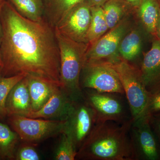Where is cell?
Wrapping results in <instances>:
<instances>
[{
  "label": "cell",
  "instance_id": "26",
  "mask_svg": "<svg viewBox=\"0 0 160 160\" xmlns=\"http://www.w3.org/2000/svg\"><path fill=\"white\" fill-rule=\"evenodd\" d=\"M18 160H39V155L31 146H25L20 149L16 156Z\"/></svg>",
  "mask_w": 160,
  "mask_h": 160
},
{
  "label": "cell",
  "instance_id": "8",
  "mask_svg": "<svg viewBox=\"0 0 160 160\" xmlns=\"http://www.w3.org/2000/svg\"><path fill=\"white\" fill-rule=\"evenodd\" d=\"M88 95V104L94 111L97 123L107 121L122 123L128 117L122 96L118 93L98 92L92 90Z\"/></svg>",
  "mask_w": 160,
  "mask_h": 160
},
{
  "label": "cell",
  "instance_id": "14",
  "mask_svg": "<svg viewBox=\"0 0 160 160\" xmlns=\"http://www.w3.org/2000/svg\"><path fill=\"white\" fill-rule=\"evenodd\" d=\"M8 116L13 115L26 116L32 112L27 77L18 83L11 89L6 102Z\"/></svg>",
  "mask_w": 160,
  "mask_h": 160
},
{
  "label": "cell",
  "instance_id": "10",
  "mask_svg": "<svg viewBox=\"0 0 160 160\" xmlns=\"http://www.w3.org/2000/svg\"><path fill=\"white\" fill-rule=\"evenodd\" d=\"M91 21V6L86 0H84L72 9L55 26V29L70 39L87 43Z\"/></svg>",
  "mask_w": 160,
  "mask_h": 160
},
{
  "label": "cell",
  "instance_id": "16",
  "mask_svg": "<svg viewBox=\"0 0 160 160\" xmlns=\"http://www.w3.org/2000/svg\"><path fill=\"white\" fill-rule=\"evenodd\" d=\"M32 112L41 109L58 86L41 78L27 77Z\"/></svg>",
  "mask_w": 160,
  "mask_h": 160
},
{
  "label": "cell",
  "instance_id": "20",
  "mask_svg": "<svg viewBox=\"0 0 160 160\" xmlns=\"http://www.w3.org/2000/svg\"><path fill=\"white\" fill-rule=\"evenodd\" d=\"M17 11L32 21H40L45 17L42 0H9Z\"/></svg>",
  "mask_w": 160,
  "mask_h": 160
},
{
  "label": "cell",
  "instance_id": "33",
  "mask_svg": "<svg viewBox=\"0 0 160 160\" xmlns=\"http://www.w3.org/2000/svg\"><path fill=\"white\" fill-rule=\"evenodd\" d=\"M2 67H1V66H0V72H1V70H2Z\"/></svg>",
  "mask_w": 160,
  "mask_h": 160
},
{
  "label": "cell",
  "instance_id": "28",
  "mask_svg": "<svg viewBox=\"0 0 160 160\" xmlns=\"http://www.w3.org/2000/svg\"><path fill=\"white\" fill-rule=\"evenodd\" d=\"M108 0H86L90 6H102Z\"/></svg>",
  "mask_w": 160,
  "mask_h": 160
},
{
  "label": "cell",
  "instance_id": "17",
  "mask_svg": "<svg viewBox=\"0 0 160 160\" xmlns=\"http://www.w3.org/2000/svg\"><path fill=\"white\" fill-rule=\"evenodd\" d=\"M102 7L109 29L136 12V9L124 0H108Z\"/></svg>",
  "mask_w": 160,
  "mask_h": 160
},
{
  "label": "cell",
  "instance_id": "18",
  "mask_svg": "<svg viewBox=\"0 0 160 160\" xmlns=\"http://www.w3.org/2000/svg\"><path fill=\"white\" fill-rule=\"evenodd\" d=\"M142 46L141 31L137 25L134 24L121 41L118 48L119 55L123 59L130 62L139 55Z\"/></svg>",
  "mask_w": 160,
  "mask_h": 160
},
{
  "label": "cell",
  "instance_id": "12",
  "mask_svg": "<svg viewBox=\"0 0 160 160\" xmlns=\"http://www.w3.org/2000/svg\"><path fill=\"white\" fill-rule=\"evenodd\" d=\"M144 86L150 95L160 91V39L152 38L151 48L143 53L140 68Z\"/></svg>",
  "mask_w": 160,
  "mask_h": 160
},
{
  "label": "cell",
  "instance_id": "9",
  "mask_svg": "<svg viewBox=\"0 0 160 160\" xmlns=\"http://www.w3.org/2000/svg\"><path fill=\"white\" fill-rule=\"evenodd\" d=\"M131 134L135 160H160V145L149 118L142 117L133 122Z\"/></svg>",
  "mask_w": 160,
  "mask_h": 160
},
{
  "label": "cell",
  "instance_id": "31",
  "mask_svg": "<svg viewBox=\"0 0 160 160\" xmlns=\"http://www.w3.org/2000/svg\"><path fill=\"white\" fill-rule=\"evenodd\" d=\"M5 1L4 0H0V37L2 34V26L1 23V15L2 12V8L3 4H4Z\"/></svg>",
  "mask_w": 160,
  "mask_h": 160
},
{
  "label": "cell",
  "instance_id": "19",
  "mask_svg": "<svg viewBox=\"0 0 160 160\" xmlns=\"http://www.w3.org/2000/svg\"><path fill=\"white\" fill-rule=\"evenodd\" d=\"M83 1L46 0L45 5V16L55 27L72 9Z\"/></svg>",
  "mask_w": 160,
  "mask_h": 160
},
{
  "label": "cell",
  "instance_id": "5",
  "mask_svg": "<svg viewBox=\"0 0 160 160\" xmlns=\"http://www.w3.org/2000/svg\"><path fill=\"white\" fill-rule=\"evenodd\" d=\"M9 122L21 140L36 142L62 133L66 128L67 120L32 118L19 115L9 117Z\"/></svg>",
  "mask_w": 160,
  "mask_h": 160
},
{
  "label": "cell",
  "instance_id": "7",
  "mask_svg": "<svg viewBox=\"0 0 160 160\" xmlns=\"http://www.w3.org/2000/svg\"><path fill=\"white\" fill-rule=\"evenodd\" d=\"M82 80L80 86L102 92L118 93L125 95L124 89L117 72L111 63L89 62L82 71Z\"/></svg>",
  "mask_w": 160,
  "mask_h": 160
},
{
  "label": "cell",
  "instance_id": "29",
  "mask_svg": "<svg viewBox=\"0 0 160 160\" xmlns=\"http://www.w3.org/2000/svg\"><path fill=\"white\" fill-rule=\"evenodd\" d=\"M124 1L128 3L129 5L135 8L136 10L138 7L139 6L141 0H124Z\"/></svg>",
  "mask_w": 160,
  "mask_h": 160
},
{
  "label": "cell",
  "instance_id": "11",
  "mask_svg": "<svg viewBox=\"0 0 160 160\" xmlns=\"http://www.w3.org/2000/svg\"><path fill=\"white\" fill-rule=\"evenodd\" d=\"M66 120V129L77 149H80L97 123L95 113L88 103L78 104L74 102L73 109Z\"/></svg>",
  "mask_w": 160,
  "mask_h": 160
},
{
  "label": "cell",
  "instance_id": "4",
  "mask_svg": "<svg viewBox=\"0 0 160 160\" xmlns=\"http://www.w3.org/2000/svg\"><path fill=\"white\" fill-rule=\"evenodd\" d=\"M111 64L118 75L134 122L143 116L150 96L144 86L140 68L121 58Z\"/></svg>",
  "mask_w": 160,
  "mask_h": 160
},
{
  "label": "cell",
  "instance_id": "3",
  "mask_svg": "<svg viewBox=\"0 0 160 160\" xmlns=\"http://www.w3.org/2000/svg\"><path fill=\"white\" fill-rule=\"evenodd\" d=\"M55 30L59 49L62 88L75 101L82 95L80 77L89 44L76 42Z\"/></svg>",
  "mask_w": 160,
  "mask_h": 160
},
{
  "label": "cell",
  "instance_id": "22",
  "mask_svg": "<svg viewBox=\"0 0 160 160\" xmlns=\"http://www.w3.org/2000/svg\"><path fill=\"white\" fill-rule=\"evenodd\" d=\"M19 137L17 133L0 122V157L3 158H14V152Z\"/></svg>",
  "mask_w": 160,
  "mask_h": 160
},
{
  "label": "cell",
  "instance_id": "34",
  "mask_svg": "<svg viewBox=\"0 0 160 160\" xmlns=\"http://www.w3.org/2000/svg\"></svg>",
  "mask_w": 160,
  "mask_h": 160
},
{
  "label": "cell",
  "instance_id": "27",
  "mask_svg": "<svg viewBox=\"0 0 160 160\" xmlns=\"http://www.w3.org/2000/svg\"><path fill=\"white\" fill-rule=\"evenodd\" d=\"M149 119L152 128L160 145V117Z\"/></svg>",
  "mask_w": 160,
  "mask_h": 160
},
{
  "label": "cell",
  "instance_id": "1",
  "mask_svg": "<svg viewBox=\"0 0 160 160\" xmlns=\"http://www.w3.org/2000/svg\"><path fill=\"white\" fill-rule=\"evenodd\" d=\"M0 74L25 75L42 79L62 88L59 49L55 27L46 17L32 21L4 2L1 15Z\"/></svg>",
  "mask_w": 160,
  "mask_h": 160
},
{
  "label": "cell",
  "instance_id": "24",
  "mask_svg": "<svg viewBox=\"0 0 160 160\" xmlns=\"http://www.w3.org/2000/svg\"><path fill=\"white\" fill-rule=\"evenodd\" d=\"M26 77L24 74L10 77H4L0 74V118H4L7 116L6 102L11 89Z\"/></svg>",
  "mask_w": 160,
  "mask_h": 160
},
{
  "label": "cell",
  "instance_id": "15",
  "mask_svg": "<svg viewBox=\"0 0 160 160\" xmlns=\"http://www.w3.org/2000/svg\"><path fill=\"white\" fill-rule=\"evenodd\" d=\"M160 10V0H141L135 17L152 38L155 37Z\"/></svg>",
  "mask_w": 160,
  "mask_h": 160
},
{
  "label": "cell",
  "instance_id": "6",
  "mask_svg": "<svg viewBox=\"0 0 160 160\" xmlns=\"http://www.w3.org/2000/svg\"><path fill=\"white\" fill-rule=\"evenodd\" d=\"M134 15L126 18L114 28L109 29L93 44L89 45L85 63L89 62L112 63L120 58L119 46L123 37L134 25L132 19Z\"/></svg>",
  "mask_w": 160,
  "mask_h": 160
},
{
  "label": "cell",
  "instance_id": "21",
  "mask_svg": "<svg viewBox=\"0 0 160 160\" xmlns=\"http://www.w3.org/2000/svg\"><path fill=\"white\" fill-rule=\"evenodd\" d=\"M91 11V23L87 38L89 45L93 44L109 30L102 6H92Z\"/></svg>",
  "mask_w": 160,
  "mask_h": 160
},
{
  "label": "cell",
  "instance_id": "32",
  "mask_svg": "<svg viewBox=\"0 0 160 160\" xmlns=\"http://www.w3.org/2000/svg\"><path fill=\"white\" fill-rule=\"evenodd\" d=\"M0 66H1L2 68L3 62L2 60V54H1V40H0Z\"/></svg>",
  "mask_w": 160,
  "mask_h": 160
},
{
  "label": "cell",
  "instance_id": "23",
  "mask_svg": "<svg viewBox=\"0 0 160 160\" xmlns=\"http://www.w3.org/2000/svg\"><path fill=\"white\" fill-rule=\"evenodd\" d=\"M61 134L62 138L55 158L57 160L75 159L77 156L78 149L71 135L66 128Z\"/></svg>",
  "mask_w": 160,
  "mask_h": 160
},
{
  "label": "cell",
  "instance_id": "25",
  "mask_svg": "<svg viewBox=\"0 0 160 160\" xmlns=\"http://www.w3.org/2000/svg\"><path fill=\"white\" fill-rule=\"evenodd\" d=\"M142 117L149 118L160 117V91L150 95Z\"/></svg>",
  "mask_w": 160,
  "mask_h": 160
},
{
  "label": "cell",
  "instance_id": "30",
  "mask_svg": "<svg viewBox=\"0 0 160 160\" xmlns=\"http://www.w3.org/2000/svg\"><path fill=\"white\" fill-rule=\"evenodd\" d=\"M156 37H157L160 39V10L159 16L158 20L157 26L156 27Z\"/></svg>",
  "mask_w": 160,
  "mask_h": 160
},
{
  "label": "cell",
  "instance_id": "2",
  "mask_svg": "<svg viewBox=\"0 0 160 160\" xmlns=\"http://www.w3.org/2000/svg\"><path fill=\"white\" fill-rule=\"evenodd\" d=\"M132 122L131 118L122 123H97L77 156L95 160H135L131 134Z\"/></svg>",
  "mask_w": 160,
  "mask_h": 160
},
{
  "label": "cell",
  "instance_id": "13",
  "mask_svg": "<svg viewBox=\"0 0 160 160\" xmlns=\"http://www.w3.org/2000/svg\"><path fill=\"white\" fill-rule=\"evenodd\" d=\"M74 102L62 88L58 87L41 109L31 112L26 117L32 118L66 120L73 109Z\"/></svg>",
  "mask_w": 160,
  "mask_h": 160
}]
</instances>
